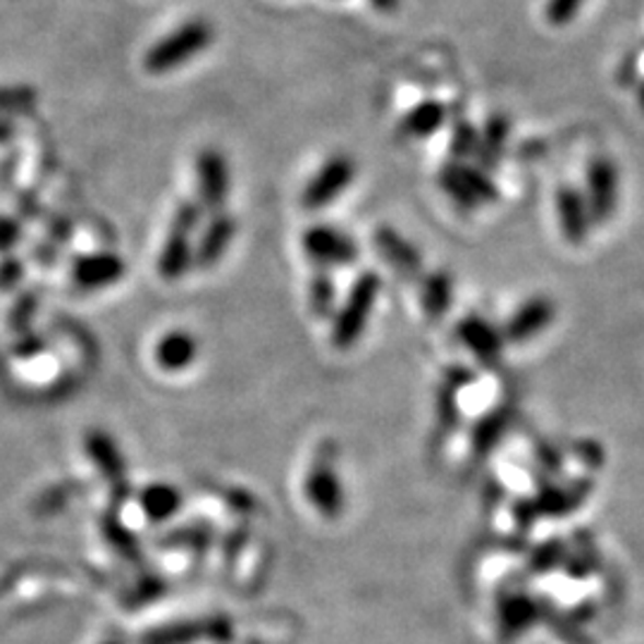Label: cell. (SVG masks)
I'll return each instance as SVG.
<instances>
[{
	"instance_id": "7c38bea8",
	"label": "cell",
	"mask_w": 644,
	"mask_h": 644,
	"mask_svg": "<svg viewBox=\"0 0 644 644\" xmlns=\"http://www.w3.org/2000/svg\"><path fill=\"white\" fill-rule=\"evenodd\" d=\"M375 249L380 251V256L394 267L399 275L415 277L421 273V256L404 237H399L392 230H378L375 234Z\"/></svg>"
},
{
	"instance_id": "7402d4cb",
	"label": "cell",
	"mask_w": 644,
	"mask_h": 644,
	"mask_svg": "<svg viewBox=\"0 0 644 644\" xmlns=\"http://www.w3.org/2000/svg\"><path fill=\"white\" fill-rule=\"evenodd\" d=\"M370 3L378 8L380 12H394L396 5H399V0H370Z\"/></svg>"
},
{
	"instance_id": "ba28073f",
	"label": "cell",
	"mask_w": 644,
	"mask_h": 644,
	"mask_svg": "<svg viewBox=\"0 0 644 644\" xmlns=\"http://www.w3.org/2000/svg\"><path fill=\"white\" fill-rule=\"evenodd\" d=\"M306 496L320 516L337 518L344 511V490L332 463H315L306 480Z\"/></svg>"
},
{
	"instance_id": "44dd1931",
	"label": "cell",
	"mask_w": 644,
	"mask_h": 644,
	"mask_svg": "<svg viewBox=\"0 0 644 644\" xmlns=\"http://www.w3.org/2000/svg\"><path fill=\"white\" fill-rule=\"evenodd\" d=\"M561 556H563L561 544H559V542H549L547 547H542L540 552H537V554L532 556V571L544 573V571H549V568H554L556 563L561 561Z\"/></svg>"
},
{
	"instance_id": "603a6c76",
	"label": "cell",
	"mask_w": 644,
	"mask_h": 644,
	"mask_svg": "<svg viewBox=\"0 0 644 644\" xmlns=\"http://www.w3.org/2000/svg\"><path fill=\"white\" fill-rule=\"evenodd\" d=\"M640 105H642V111H644V87L640 89Z\"/></svg>"
},
{
	"instance_id": "2e32d148",
	"label": "cell",
	"mask_w": 644,
	"mask_h": 644,
	"mask_svg": "<svg viewBox=\"0 0 644 644\" xmlns=\"http://www.w3.org/2000/svg\"><path fill=\"white\" fill-rule=\"evenodd\" d=\"M506 137H508L506 117H502V115L492 117L478 139V149H475V153L480 158L478 168H494L496 165V160L502 158Z\"/></svg>"
},
{
	"instance_id": "30bf717a",
	"label": "cell",
	"mask_w": 644,
	"mask_h": 644,
	"mask_svg": "<svg viewBox=\"0 0 644 644\" xmlns=\"http://www.w3.org/2000/svg\"><path fill=\"white\" fill-rule=\"evenodd\" d=\"M459 337L468 348H471L473 356L485 360V364H492V360L502 356L504 334L496 332L492 322H487L485 318L468 315L459 325Z\"/></svg>"
},
{
	"instance_id": "9a60e30c",
	"label": "cell",
	"mask_w": 644,
	"mask_h": 644,
	"mask_svg": "<svg viewBox=\"0 0 644 644\" xmlns=\"http://www.w3.org/2000/svg\"><path fill=\"white\" fill-rule=\"evenodd\" d=\"M200 189L208 198V204H220L227 194V165L225 158L215 151L200 156Z\"/></svg>"
},
{
	"instance_id": "e0dca14e",
	"label": "cell",
	"mask_w": 644,
	"mask_h": 644,
	"mask_svg": "<svg viewBox=\"0 0 644 644\" xmlns=\"http://www.w3.org/2000/svg\"><path fill=\"white\" fill-rule=\"evenodd\" d=\"M334 306V285L325 271H320L311 281V308L318 318H325L332 313Z\"/></svg>"
},
{
	"instance_id": "3957f363",
	"label": "cell",
	"mask_w": 644,
	"mask_h": 644,
	"mask_svg": "<svg viewBox=\"0 0 644 644\" xmlns=\"http://www.w3.org/2000/svg\"><path fill=\"white\" fill-rule=\"evenodd\" d=\"M439 186L456 200V206L465 210L494 204L496 196H499L485 170L468 163L445 165V170L439 172Z\"/></svg>"
},
{
	"instance_id": "5b68a950",
	"label": "cell",
	"mask_w": 644,
	"mask_h": 644,
	"mask_svg": "<svg viewBox=\"0 0 644 644\" xmlns=\"http://www.w3.org/2000/svg\"><path fill=\"white\" fill-rule=\"evenodd\" d=\"M619 170L613 160L595 158L587 168V208L593 215V222H609L611 215L619 208Z\"/></svg>"
},
{
	"instance_id": "6da1fadb",
	"label": "cell",
	"mask_w": 644,
	"mask_h": 644,
	"mask_svg": "<svg viewBox=\"0 0 644 644\" xmlns=\"http://www.w3.org/2000/svg\"><path fill=\"white\" fill-rule=\"evenodd\" d=\"M382 281L375 273H364L348 291L340 313L332 320V344L337 348H352L368 327L372 308L378 303Z\"/></svg>"
},
{
	"instance_id": "5bb4252c",
	"label": "cell",
	"mask_w": 644,
	"mask_h": 644,
	"mask_svg": "<svg viewBox=\"0 0 644 644\" xmlns=\"http://www.w3.org/2000/svg\"><path fill=\"white\" fill-rule=\"evenodd\" d=\"M453 285L447 273H433L423 281V311L429 320H441L451 306Z\"/></svg>"
},
{
	"instance_id": "7a4b0ae2",
	"label": "cell",
	"mask_w": 644,
	"mask_h": 644,
	"mask_svg": "<svg viewBox=\"0 0 644 644\" xmlns=\"http://www.w3.org/2000/svg\"><path fill=\"white\" fill-rule=\"evenodd\" d=\"M212 42V26L194 20L182 24L177 32L165 36L163 42L151 48L149 56H146V67L149 72H168L180 67L182 62L196 58L200 50H206L208 44Z\"/></svg>"
},
{
	"instance_id": "52a82bcc",
	"label": "cell",
	"mask_w": 644,
	"mask_h": 644,
	"mask_svg": "<svg viewBox=\"0 0 644 644\" xmlns=\"http://www.w3.org/2000/svg\"><path fill=\"white\" fill-rule=\"evenodd\" d=\"M554 315H556V306L552 299L534 297V299L522 303L514 313V318L506 322L504 340L516 342V344H526V342L534 340L542 330L552 325Z\"/></svg>"
},
{
	"instance_id": "d6986e66",
	"label": "cell",
	"mask_w": 644,
	"mask_h": 644,
	"mask_svg": "<svg viewBox=\"0 0 644 644\" xmlns=\"http://www.w3.org/2000/svg\"><path fill=\"white\" fill-rule=\"evenodd\" d=\"M585 0H549L547 3V20L552 24H568L575 15H578L580 5Z\"/></svg>"
},
{
	"instance_id": "8fae6325",
	"label": "cell",
	"mask_w": 644,
	"mask_h": 644,
	"mask_svg": "<svg viewBox=\"0 0 644 644\" xmlns=\"http://www.w3.org/2000/svg\"><path fill=\"white\" fill-rule=\"evenodd\" d=\"M537 619H540V607L528 595L516 593L511 597H504L499 603V633L506 642L526 633L532 623H537Z\"/></svg>"
},
{
	"instance_id": "9c48e42d",
	"label": "cell",
	"mask_w": 644,
	"mask_h": 644,
	"mask_svg": "<svg viewBox=\"0 0 644 644\" xmlns=\"http://www.w3.org/2000/svg\"><path fill=\"white\" fill-rule=\"evenodd\" d=\"M556 212H559V227L568 244L580 246L593 227V215H589L587 200L578 189L563 186L556 194Z\"/></svg>"
},
{
	"instance_id": "8992f818",
	"label": "cell",
	"mask_w": 644,
	"mask_h": 644,
	"mask_svg": "<svg viewBox=\"0 0 644 644\" xmlns=\"http://www.w3.org/2000/svg\"><path fill=\"white\" fill-rule=\"evenodd\" d=\"M303 251L320 271L337 265H352L358 256V249L352 237H346L344 232L325 225H315L303 234Z\"/></svg>"
},
{
	"instance_id": "ffe728a7",
	"label": "cell",
	"mask_w": 644,
	"mask_h": 644,
	"mask_svg": "<svg viewBox=\"0 0 644 644\" xmlns=\"http://www.w3.org/2000/svg\"><path fill=\"white\" fill-rule=\"evenodd\" d=\"M502 433H504V421H502V415H492V418H487L485 423L480 425L478 435H475V447H478L480 451H490V447L494 445L496 439L502 437Z\"/></svg>"
},
{
	"instance_id": "ac0fdd59",
	"label": "cell",
	"mask_w": 644,
	"mask_h": 644,
	"mask_svg": "<svg viewBox=\"0 0 644 644\" xmlns=\"http://www.w3.org/2000/svg\"><path fill=\"white\" fill-rule=\"evenodd\" d=\"M478 139L480 134L475 131V127L471 123H459L453 127V134H451V153L456 158H468L473 156L475 149H478Z\"/></svg>"
},
{
	"instance_id": "4fadbf2b",
	"label": "cell",
	"mask_w": 644,
	"mask_h": 644,
	"mask_svg": "<svg viewBox=\"0 0 644 644\" xmlns=\"http://www.w3.org/2000/svg\"><path fill=\"white\" fill-rule=\"evenodd\" d=\"M447 119V107L437 101H423L415 105L413 111L406 115L404 125H401V134L413 139H423L435 134Z\"/></svg>"
},
{
	"instance_id": "277c9868",
	"label": "cell",
	"mask_w": 644,
	"mask_h": 644,
	"mask_svg": "<svg viewBox=\"0 0 644 644\" xmlns=\"http://www.w3.org/2000/svg\"><path fill=\"white\" fill-rule=\"evenodd\" d=\"M356 177V163L354 158H348L344 153L332 156L325 165H322L315 177L308 182V186L301 194V204L306 210H320L330 204H334V198L344 194L348 186H352Z\"/></svg>"
}]
</instances>
